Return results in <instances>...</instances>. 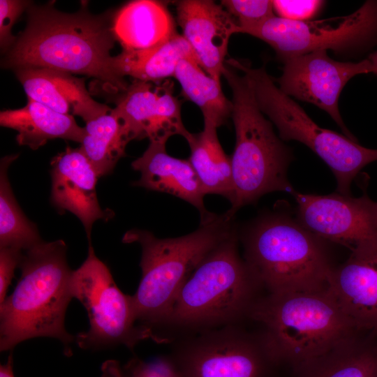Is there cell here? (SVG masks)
Listing matches in <instances>:
<instances>
[{
    "label": "cell",
    "instance_id": "obj_1",
    "mask_svg": "<svg viewBox=\"0 0 377 377\" xmlns=\"http://www.w3.org/2000/svg\"><path fill=\"white\" fill-rule=\"evenodd\" d=\"M27 24L3 64L15 70L45 68L94 77L111 93L128 87L112 66L116 40L109 14L92 15L86 8L75 13L57 10L53 3L30 6Z\"/></svg>",
    "mask_w": 377,
    "mask_h": 377
},
{
    "label": "cell",
    "instance_id": "obj_2",
    "mask_svg": "<svg viewBox=\"0 0 377 377\" xmlns=\"http://www.w3.org/2000/svg\"><path fill=\"white\" fill-rule=\"evenodd\" d=\"M66 243L42 242L23 251L22 275L13 293L0 304V350H12L29 339L59 340L71 355L75 337L65 328V314L72 300L73 271L66 259Z\"/></svg>",
    "mask_w": 377,
    "mask_h": 377
},
{
    "label": "cell",
    "instance_id": "obj_3",
    "mask_svg": "<svg viewBox=\"0 0 377 377\" xmlns=\"http://www.w3.org/2000/svg\"><path fill=\"white\" fill-rule=\"evenodd\" d=\"M249 319L260 326L276 365L295 370L360 333L329 288L262 295Z\"/></svg>",
    "mask_w": 377,
    "mask_h": 377
},
{
    "label": "cell",
    "instance_id": "obj_4",
    "mask_svg": "<svg viewBox=\"0 0 377 377\" xmlns=\"http://www.w3.org/2000/svg\"><path fill=\"white\" fill-rule=\"evenodd\" d=\"M238 240L235 230L201 261L180 288L161 328L198 333L249 319L263 288L240 256Z\"/></svg>",
    "mask_w": 377,
    "mask_h": 377
},
{
    "label": "cell",
    "instance_id": "obj_5",
    "mask_svg": "<svg viewBox=\"0 0 377 377\" xmlns=\"http://www.w3.org/2000/svg\"><path fill=\"white\" fill-rule=\"evenodd\" d=\"M235 230L233 219L224 213L214 214L200 223L196 230L179 237L158 238L140 229L126 232L122 242L138 243L142 249V277L131 295L137 322L154 334L161 328L187 279L206 256Z\"/></svg>",
    "mask_w": 377,
    "mask_h": 377
},
{
    "label": "cell",
    "instance_id": "obj_6",
    "mask_svg": "<svg viewBox=\"0 0 377 377\" xmlns=\"http://www.w3.org/2000/svg\"><path fill=\"white\" fill-rule=\"evenodd\" d=\"M241 239L244 259L268 293L329 288L334 268L327 241L281 212L258 218Z\"/></svg>",
    "mask_w": 377,
    "mask_h": 377
},
{
    "label": "cell",
    "instance_id": "obj_7",
    "mask_svg": "<svg viewBox=\"0 0 377 377\" xmlns=\"http://www.w3.org/2000/svg\"><path fill=\"white\" fill-rule=\"evenodd\" d=\"M222 75L232 92L231 117L236 134L230 158L234 199L226 212L233 219L241 207L266 193L295 192L287 179L293 155L264 117L246 77L226 62Z\"/></svg>",
    "mask_w": 377,
    "mask_h": 377
},
{
    "label": "cell",
    "instance_id": "obj_8",
    "mask_svg": "<svg viewBox=\"0 0 377 377\" xmlns=\"http://www.w3.org/2000/svg\"><path fill=\"white\" fill-rule=\"evenodd\" d=\"M248 79L258 105L277 128L283 140H296L315 152L333 172L338 193L350 195V185L360 171L377 161V149L316 124L293 98L275 84L264 67L253 68L235 59L228 61Z\"/></svg>",
    "mask_w": 377,
    "mask_h": 377
},
{
    "label": "cell",
    "instance_id": "obj_9",
    "mask_svg": "<svg viewBox=\"0 0 377 377\" xmlns=\"http://www.w3.org/2000/svg\"><path fill=\"white\" fill-rule=\"evenodd\" d=\"M73 297L87 311L90 327L77 334L75 341L83 349H98L124 345L130 350L141 341L166 343L145 326L138 325L131 295L117 287L110 269L96 257L89 242L86 260L71 276Z\"/></svg>",
    "mask_w": 377,
    "mask_h": 377
},
{
    "label": "cell",
    "instance_id": "obj_10",
    "mask_svg": "<svg viewBox=\"0 0 377 377\" xmlns=\"http://www.w3.org/2000/svg\"><path fill=\"white\" fill-rule=\"evenodd\" d=\"M166 358L181 377H270L276 365L260 331L239 324L186 337Z\"/></svg>",
    "mask_w": 377,
    "mask_h": 377
},
{
    "label": "cell",
    "instance_id": "obj_11",
    "mask_svg": "<svg viewBox=\"0 0 377 377\" xmlns=\"http://www.w3.org/2000/svg\"><path fill=\"white\" fill-rule=\"evenodd\" d=\"M245 34L269 44L283 61L318 50L359 53L377 43V1H367L348 15L323 20L274 16Z\"/></svg>",
    "mask_w": 377,
    "mask_h": 377
},
{
    "label": "cell",
    "instance_id": "obj_12",
    "mask_svg": "<svg viewBox=\"0 0 377 377\" xmlns=\"http://www.w3.org/2000/svg\"><path fill=\"white\" fill-rule=\"evenodd\" d=\"M283 73L276 82L290 97L313 104L327 112L346 136L355 139L344 124L339 109V98L353 77L372 73L368 59L359 62L332 59L326 50H318L283 61Z\"/></svg>",
    "mask_w": 377,
    "mask_h": 377
},
{
    "label": "cell",
    "instance_id": "obj_13",
    "mask_svg": "<svg viewBox=\"0 0 377 377\" xmlns=\"http://www.w3.org/2000/svg\"><path fill=\"white\" fill-rule=\"evenodd\" d=\"M293 194L297 203V220L320 238L353 251L377 237V202L367 194L359 198L339 193Z\"/></svg>",
    "mask_w": 377,
    "mask_h": 377
},
{
    "label": "cell",
    "instance_id": "obj_14",
    "mask_svg": "<svg viewBox=\"0 0 377 377\" xmlns=\"http://www.w3.org/2000/svg\"><path fill=\"white\" fill-rule=\"evenodd\" d=\"M113 109L131 140L147 138L150 142L166 143L175 135L186 138L190 133L182 122L181 105L170 82L155 86L133 80Z\"/></svg>",
    "mask_w": 377,
    "mask_h": 377
},
{
    "label": "cell",
    "instance_id": "obj_15",
    "mask_svg": "<svg viewBox=\"0 0 377 377\" xmlns=\"http://www.w3.org/2000/svg\"><path fill=\"white\" fill-rule=\"evenodd\" d=\"M350 251L334 268L329 290L360 332L377 335V237Z\"/></svg>",
    "mask_w": 377,
    "mask_h": 377
},
{
    "label": "cell",
    "instance_id": "obj_16",
    "mask_svg": "<svg viewBox=\"0 0 377 377\" xmlns=\"http://www.w3.org/2000/svg\"><path fill=\"white\" fill-rule=\"evenodd\" d=\"M177 22L200 67L221 82L230 37L239 33L233 17L209 0H183L177 3Z\"/></svg>",
    "mask_w": 377,
    "mask_h": 377
},
{
    "label": "cell",
    "instance_id": "obj_17",
    "mask_svg": "<svg viewBox=\"0 0 377 377\" xmlns=\"http://www.w3.org/2000/svg\"><path fill=\"white\" fill-rule=\"evenodd\" d=\"M51 165L52 203L81 221L91 242L94 223L112 216L110 211L100 207L96 191L98 173L80 147H66L52 159Z\"/></svg>",
    "mask_w": 377,
    "mask_h": 377
},
{
    "label": "cell",
    "instance_id": "obj_18",
    "mask_svg": "<svg viewBox=\"0 0 377 377\" xmlns=\"http://www.w3.org/2000/svg\"><path fill=\"white\" fill-rule=\"evenodd\" d=\"M15 74L28 97L66 115L79 116L85 123L112 110L94 101L84 78L45 68H21Z\"/></svg>",
    "mask_w": 377,
    "mask_h": 377
},
{
    "label": "cell",
    "instance_id": "obj_19",
    "mask_svg": "<svg viewBox=\"0 0 377 377\" xmlns=\"http://www.w3.org/2000/svg\"><path fill=\"white\" fill-rule=\"evenodd\" d=\"M165 145V142H150L142 155L132 162V168L140 173L133 184L178 197L199 211L200 223L208 220L214 214L205 207V194L189 160L170 156Z\"/></svg>",
    "mask_w": 377,
    "mask_h": 377
},
{
    "label": "cell",
    "instance_id": "obj_20",
    "mask_svg": "<svg viewBox=\"0 0 377 377\" xmlns=\"http://www.w3.org/2000/svg\"><path fill=\"white\" fill-rule=\"evenodd\" d=\"M112 29L116 40L126 51L154 47L177 34L166 6L151 0L125 4L112 15Z\"/></svg>",
    "mask_w": 377,
    "mask_h": 377
},
{
    "label": "cell",
    "instance_id": "obj_21",
    "mask_svg": "<svg viewBox=\"0 0 377 377\" xmlns=\"http://www.w3.org/2000/svg\"><path fill=\"white\" fill-rule=\"evenodd\" d=\"M0 124L16 131L17 143L32 149L57 138L80 143L84 135V127L73 116L59 113L29 98L23 108L1 111Z\"/></svg>",
    "mask_w": 377,
    "mask_h": 377
},
{
    "label": "cell",
    "instance_id": "obj_22",
    "mask_svg": "<svg viewBox=\"0 0 377 377\" xmlns=\"http://www.w3.org/2000/svg\"><path fill=\"white\" fill-rule=\"evenodd\" d=\"M295 371L297 377H377V335L360 332Z\"/></svg>",
    "mask_w": 377,
    "mask_h": 377
},
{
    "label": "cell",
    "instance_id": "obj_23",
    "mask_svg": "<svg viewBox=\"0 0 377 377\" xmlns=\"http://www.w3.org/2000/svg\"><path fill=\"white\" fill-rule=\"evenodd\" d=\"M182 59L198 62L188 43L177 33L166 42L150 49L122 50L113 57L112 66L121 77L127 75L134 80L153 82L174 77L176 68Z\"/></svg>",
    "mask_w": 377,
    "mask_h": 377
},
{
    "label": "cell",
    "instance_id": "obj_24",
    "mask_svg": "<svg viewBox=\"0 0 377 377\" xmlns=\"http://www.w3.org/2000/svg\"><path fill=\"white\" fill-rule=\"evenodd\" d=\"M217 127L204 121L198 133L186 138L191 149L189 161L200 182L205 194H217L234 199L230 158L224 152L218 138Z\"/></svg>",
    "mask_w": 377,
    "mask_h": 377
},
{
    "label": "cell",
    "instance_id": "obj_25",
    "mask_svg": "<svg viewBox=\"0 0 377 377\" xmlns=\"http://www.w3.org/2000/svg\"><path fill=\"white\" fill-rule=\"evenodd\" d=\"M131 139L114 109L87 122L80 148L99 177L110 173Z\"/></svg>",
    "mask_w": 377,
    "mask_h": 377
},
{
    "label": "cell",
    "instance_id": "obj_26",
    "mask_svg": "<svg viewBox=\"0 0 377 377\" xmlns=\"http://www.w3.org/2000/svg\"><path fill=\"white\" fill-rule=\"evenodd\" d=\"M174 77L184 96L199 107L204 121L218 128L232 116V103L225 96L221 82L209 76L198 62L181 60Z\"/></svg>",
    "mask_w": 377,
    "mask_h": 377
},
{
    "label": "cell",
    "instance_id": "obj_27",
    "mask_svg": "<svg viewBox=\"0 0 377 377\" xmlns=\"http://www.w3.org/2000/svg\"><path fill=\"white\" fill-rule=\"evenodd\" d=\"M17 155L4 157L0 169V248L27 251L43 242L38 229L23 214L13 193L8 176Z\"/></svg>",
    "mask_w": 377,
    "mask_h": 377
},
{
    "label": "cell",
    "instance_id": "obj_28",
    "mask_svg": "<svg viewBox=\"0 0 377 377\" xmlns=\"http://www.w3.org/2000/svg\"><path fill=\"white\" fill-rule=\"evenodd\" d=\"M221 3L235 20L239 33L245 34L275 16L272 1L224 0Z\"/></svg>",
    "mask_w": 377,
    "mask_h": 377
},
{
    "label": "cell",
    "instance_id": "obj_29",
    "mask_svg": "<svg viewBox=\"0 0 377 377\" xmlns=\"http://www.w3.org/2000/svg\"><path fill=\"white\" fill-rule=\"evenodd\" d=\"M30 6L28 1H0V43L3 51L15 44L17 37L12 34V27L22 13Z\"/></svg>",
    "mask_w": 377,
    "mask_h": 377
},
{
    "label": "cell",
    "instance_id": "obj_30",
    "mask_svg": "<svg viewBox=\"0 0 377 377\" xmlns=\"http://www.w3.org/2000/svg\"><path fill=\"white\" fill-rule=\"evenodd\" d=\"M122 371L124 377H181L166 357L149 362L134 357Z\"/></svg>",
    "mask_w": 377,
    "mask_h": 377
},
{
    "label": "cell",
    "instance_id": "obj_31",
    "mask_svg": "<svg viewBox=\"0 0 377 377\" xmlns=\"http://www.w3.org/2000/svg\"><path fill=\"white\" fill-rule=\"evenodd\" d=\"M274 11L279 17L294 21H308L322 8L324 1H272Z\"/></svg>",
    "mask_w": 377,
    "mask_h": 377
},
{
    "label": "cell",
    "instance_id": "obj_32",
    "mask_svg": "<svg viewBox=\"0 0 377 377\" xmlns=\"http://www.w3.org/2000/svg\"><path fill=\"white\" fill-rule=\"evenodd\" d=\"M23 251L12 247L0 248V304L6 297L8 288L19 266Z\"/></svg>",
    "mask_w": 377,
    "mask_h": 377
},
{
    "label": "cell",
    "instance_id": "obj_33",
    "mask_svg": "<svg viewBox=\"0 0 377 377\" xmlns=\"http://www.w3.org/2000/svg\"><path fill=\"white\" fill-rule=\"evenodd\" d=\"M106 365L104 371L107 377H124L122 369L116 362H110Z\"/></svg>",
    "mask_w": 377,
    "mask_h": 377
},
{
    "label": "cell",
    "instance_id": "obj_34",
    "mask_svg": "<svg viewBox=\"0 0 377 377\" xmlns=\"http://www.w3.org/2000/svg\"><path fill=\"white\" fill-rule=\"evenodd\" d=\"M0 377H14L13 371V359L10 355L6 364L0 367Z\"/></svg>",
    "mask_w": 377,
    "mask_h": 377
},
{
    "label": "cell",
    "instance_id": "obj_35",
    "mask_svg": "<svg viewBox=\"0 0 377 377\" xmlns=\"http://www.w3.org/2000/svg\"><path fill=\"white\" fill-rule=\"evenodd\" d=\"M367 59L371 64L373 68L372 73L377 75V50L370 54Z\"/></svg>",
    "mask_w": 377,
    "mask_h": 377
}]
</instances>
